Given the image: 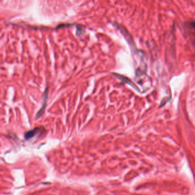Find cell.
I'll return each mask as SVG.
<instances>
[{
    "label": "cell",
    "instance_id": "1",
    "mask_svg": "<svg viewBox=\"0 0 195 195\" xmlns=\"http://www.w3.org/2000/svg\"><path fill=\"white\" fill-rule=\"evenodd\" d=\"M48 88L47 87L44 94L42 95V105L41 109L39 110V111L37 113L36 115V119H39L40 117H41L43 114L45 113L47 106V102H48Z\"/></svg>",
    "mask_w": 195,
    "mask_h": 195
},
{
    "label": "cell",
    "instance_id": "2",
    "mask_svg": "<svg viewBox=\"0 0 195 195\" xmlns=\"http://www.w3.org/2000/svg\"><path fill=\"white\" fill-rule=\"evenodd\" d=\"M41 128H35L32 130L29 131L25 135V139L26 140H29L33 138L40 130Z\"/></svg>",
    "mask_w": 195,
    "mask_h": 195
},
{
    "label": "cell",
    "instance_id": "3",
    "mask_svg": "<svg viewBox=\"0 0 195 195\" xmlns=\"http://www.w3.org/2000/svg\"><path fill=\"white\" fill-rule=\"evenodd\" d=\"M113 74L115 77H116L118 79H120L121 81H122L123 82L128 84H131L132 87H133V86L135 87V86L133 85V83H132L128 78H127V77H124V76H122V75H119V74H116V73H113Z\"/></svg>",
    "mask_w": 195,
    "mask_h": 195
},
{
    "label": "cell",
    "instance_id": "4",
    "mask_svg": "<svg viewBox=\"0 0 195 195\" xmlns=\"http://www.w3.org/2000/svg\"><path fill=\"white\" fill-rule=\"evenodd\" d=\"M192 26H193L194 28L195 29V21H194V22L192 23Z\"/></svg>",
    "mask_w": 195,
    "mask_h": 195
}]
</instances>
